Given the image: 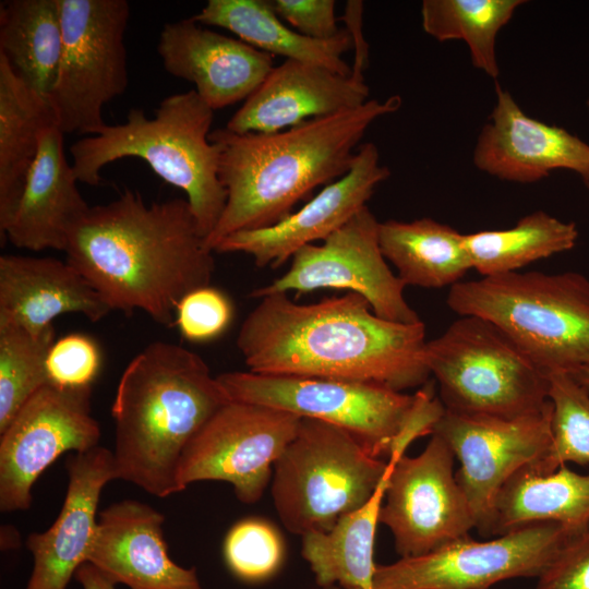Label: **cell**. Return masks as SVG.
Masks as SVG:
<instances>
[{"instance_id": "obj_1", "label": "cell", "mask_w": 589, "mask_h": 589, "mask_svg": "<svg viewBox=\"0 0 589 589\" xmlns=\"http://www.w3.org/2000/svg\"><path fill=\"white\" fill-rule=\"evenodd\" d=\"M423 322L377 316L360 294L300 304L287 293L261 298L237 337L249 371L385 385L398 392L424 385Z\"/></svg>"}, {"instance_id": "obj_2", "label": "cell", "mask_w": 589, "mask_h": 589, "mask_svg": "<svg viewBox=\"0 0 589 589\" xmlns=\"http://www.w3.org/2000/svg\"><path fill=\"white\" fill-rule=\"evenodd\" d=\"M64 252L111 311L139 310L167 327L181 299L209 286L215 271L187 199L146 203L128 188L91 206Z\"/></svg>"}, {"instance_id": "obj_3", "label": "cell", "mask_w": 589, "mask_h": 589, "mask_svg": "<svg viewBox=\"0 0 589 589\" xmlns=\"http://www.w3.org/2000/svg\"><path fill=\"white\" fill-rule=\"evenodd\" d=\"M401 103L399 95L369 99L358 108L273 133H235L226 128L211 132L209 140L219 147V179L227 202L206 247L215 252L230 235L279 223L315 188L341 178L371 124L397 111Z\"/></svg>"}, {"instance_id": "obj_4", "label": "cell", "mask_w": 589, "mask_h": 589, "mask_svg": "<svg viewBox=\"0 0 589 589\" xmlns=\"http://www.w3.org/2000/svg\"><path fill=\"white\" fill-rule=\"evenodd\" d=\"M231 401L206 362L177 344L154 341L127 365L111 405L117 479L156 497L181 492V456Z\"/></svg>"}, {"instance_id": "obj_5", "label": "cell", "mask_w": 589, "mask_h": 589, "mask_svg": "<svg viewBox=\"0 0 589 589\" xmlns=\"http://www.w3.org/2000/svg\"><path fill=\"white\" fill-rule=\"evenodd\" d=\"M214 110L194 89L164 98L148 118L132 108L124 123L104 125L70 147L79 182L98 185L101 169L118 159H143L182 190L206 239L217 225L227 191L219 179V147L209 140Z\"/></svg>"}, {"instance_id": "obj_6", "label": "cell", "mask_w": 589, "mask_h": 589, "mask_svg": "<svg viewBox=\"0 0 589 589\" xmlns=\"http://www.w3.org/2000/svg\"><path fill=\"white\" fill-rule=\"evenodd\" d=\"M446 303L501 329L546 375L589 363V279L576 272H512L453 285Z\"/></svg>"}, {"instance_id": "obj_7", "label": "cell", "mask_w": 589, "mask_h": 589, "mask_svg": "<svg viewBox=\"0 0 589 589\" xmlns=\"http://www.w3.org/2000/svg\"><path fill=\"white\" fill-rule=\"evenodd\" d=\"M387 470V460L372 456L346 430L301 418L274 466V506L294 534L328 531L372 497Z\"/></svg>"}, {"instance_id": "obj_8", "label": "cell", "mask_w": 589, "mask_h": 589, "mask_svg": "<svg viewBox=\"0 0 589 589\" xmlns=\"http://www.w3.org/2000/svg\"><path fill=\"white\" fill-rule=\"evenodd\" d=\"M423 357L446 410L515 418L550 405L549 375L481 317L459 316L426 341Z\"/></svg>"}, {"instance_id": "obj_9", "label": "cell", "mask_w": 589, "mask_h": 589, "mask_svg": "<svg viewBox=\"0 0 589 589\" xmlns=\"http://www.w3.org/2000/svg\"><path fill=\"white\" fill-rule=\"evenodd\" d=\"M217 380L232 401L321 420L354 436L374 457L394 456L416 395L382 384L329 377L226 372Z\"/></svg>"}, {"instance_id": "obj_10", "label": "cell", "mask_w": 589, "mask_h": 589, "mask_svg": "<svg viewBox=\"0 0 589 589\" xmlns=\"http://www.w3.org/2000/svg\"><path fill=\"white\" fill-rule=\"evenodd\" d=\"M62 49L48 97L57 127L65 134L95 135L106 104L129 84L124 34L127 0H60Z\"/></svg>"}, {"instance_id": "obj_11", "label": "cell", "mask_w": 589, "mask_h": 589, "mask_svg": "<svg viewBox=\"0 0 589 589\" xmlns=\"http://www.w3.org/2000/svg\"><path fill=\"white\" fill-rule=\"evenodd\" d=\"M555 522L528 525L495 539H456L429 553L377 565L372 589H491L538 577L569 536Z\"/></svg>"}, {"instance_id": "obj_12", "label": "cell", "mask_w": 589, "mask_h": 589, "mask_svg": "<svg viewBox=\"0 0 589 589\" xmlns=\"http://www.w3.org/2000/svg\"><path fill=\"white\" fill-rule=\"evenodd\" d=\"M300 421L268 406L229 401L185 447L177 476L180 491L197 481H225L242 503L257 502Z\"/></svg>"}, {"instance_id": "obj_13", "label": "cell", "mask_w": 589, "mask_h": 589, "mask_svg": "<svg viewBox=\"0 0 589 589\" xmlns=\"http://www.w3.org/2000/svg\"><path fill=\"white\" fill-rule=\"evenodd\" d=\"M378 224L368 206L321 244H309L291 257L290 267L252 298L316 289H346L362 296L380 317L397 323L421 322L404 297L405 284L395 275L378 243Z\"/></svg>"}, {"instance_id": "obj_14", "label": "cell", "mask_w": 589, "mask_h": 589, "mask_svg": "<svg viewBox=\"0 0 589 589\" xmlns=\"http://www.w3.org/2000/svg\"><path fill=\"white\" fill-rule=\"evenodd\" d=\"M92 386L67 388L48 383L0 432V509L26 510L38 477L67 452H88L101 437L92 416Z\"/></svg>"}, {"instance_id": "obj_15", "label": "cell", "mask_w": 589, "mask_h": 589, "mask_svg": "<svg viewBox=\"0 0 589 589\" xmlns=\"http://www.w3.org/2000/svg\"><path fill=\"white\" fill-rule=\"evenodd\" d=\"M454 459L446 442L432 434L418 456L387 460L392 469L378 519L390 530L400 557L429 553L476 528Z\"/></svg>"}, {"instance_id": "obj_16", "label": "cell", "mask_w": 589, "mask_h": 589, "mask_svg": "<svg viewBox=\"0 0 589 589\" xmlns=\"http://www.w3.org/2000/svg\"><path fill=\"white\" fill-rule=\"evenodd\" d=\"M551 412V401L540 412L515 418L445 409L432 434L442 437L459 461L456 480L472 512L476 529L485 522L503 484L549 450Z\"/></svg>"}, {"instance_id": "obj_17", "label": "cell", "mask_w": 589, "mask_h": 589, "mask_svg": "<svg viewBox=\"0 0 589 589\" xmlns=\"http://www.w3.org/2000/svg\"><path fill=\"white\" fill-rule=\"evenodd\" d=\"M389 176V169L380 163L375 144H361L349 171L301 208L273 226L228 236L215 252H241L251 255L259 267H278L301 248L323 242L347 224Z\"/></svg>"}, {"instance_id": "obj_18", "label": "cell", "mask_w": 589, "mask_h": 589, "mask_svg": "<svg viewBox=\"0 0 589 589\" xmlns=\"http://www.w3.org/2000/svg\"><path fill=\"white\" fill-rule=\"evenodd\" d=\"M495 95L473 149V164L480 171L504 181L531 183L566 169L589 183L588 143L528 116L500 84H495Z\"/></svg>"}, {"instance_id": "obj_19", "label": "cell", "mask_w": 589, "mask_h": 589, "mask_svg": "<svg viewBox=\"0 0 589 589\" xmlns=\"http://www.w3.org/2000/svg\"><path fill=\"white\" fill-rule=\"evenodd\" d=\"M157 51L165 70L193 83L214 111L245 100L274 68L271 55L192 17L166 23Z\"/></svg>"}, {"instance_id": "obj_20", "label": "cell", "mask_w": 589, "mask_h": 589, "mask_svg": "<svg viewBox=\"0 0 589 589\" xmlns=\"http://www.w3.org/2000/svg\"><path fill=\"white\" fill-rule=\"evenodd\" d=\"M164 522L160 512L136 500L107 506L98 515L87 562L130 589H202L195 567L171 560Z\"/></svg>"}, {"instance_id": "obj_21", "label": "cell", "mask_w": 589, "mask_h": 589, "mask_svg": "<svg viewBox=\"0 0 589 589\" xmlns=\"http://www.w3.org/2000/svg\"><path fill=\"white\" fill-rule=\"evenodd\" d=\"M62 508L44 532L28 534L34 566L25 589H67L76 569L87 562L97 529V508L104 486L117 479L113 454L97 446L70 455Z\"/></svg>"}, {"instance_id": "obj_22", "label": "cell", "mask_w": 589, "mask_h": 589, "mask_svg": "<svg viewBox=\"0 0 589 589\" xmlns=\"http://www.w3.org/2000/svg\"><path fill=\"white\" fill-rule=\"evenodd\" d=\"M364 80L338 74L324 67L285 60L229 119L235 133H273L310 119L351 110L369 100Z\"/></svg>"}, {"instance_id": "obj_23", "label": "cell", "mask_w": 589, "mask_h": 589, "mask_svg": "<svg viewBox=\"0 0 589 589\" xmlns=\"http://www.w3.org/2000/svg\"><path fill=\"white\" fill-rule=\"evenodd\" d=\"M63 135L57 125L40 134L22 197L3 233L17 248L64 252L70 235L91 208L65 158Z\"/></svg>"}, {"instance_id": "obj_24", "label": "cell", "mask_w": 589, "mask_h": 589, "mask_svg": "<svg viewBox=\"0 0 589 589\" xmlns=\"http://www.w3.org/2000/svg\"><path fill=\"white\" fill-rule=\"evenodd\" d=\"M111 309L68 261L5 254L0 256V322L38 334L65 313L92 322Z\"/></svg>"}, {"instance_id": "obj_25", "label": "cell", "mask_w": 589, "mask_h": 589, "mask_svg": "<svg viewBox=\"0 0 589 589\" xmlns=\"http://www.w3.org/2000/svg\"><path fill=\"white\" fill-rule=\"evenodd\" d=\"M542 522L558 524L569 532L589 528V473L567 465L549 473L522 467L503 484L479 532L497 537Z\"/></svg>"}, {"instance_id": "obj_26", "label": "cell", "mask_w": 589, "mask_h": 589, "mask_svg": "<svg viewBox=\"0 0 589 589\" xmlns=\"http://www.w3.org/2000/svg\"><path fill=\"white\" fill-rule=\"evenodd\" d=\"M199 24L230 31L245 44L286 60L314 63L349 76L351 68L342 56L353 47L345 28L334 38L317 40L285 25L265 0H208L193 16Z\"/></svg>"}, {"instance_id": "obj_27", "label": "cell", "mask_w": 589, "mask_h": 589, "mask_svg": "<svg viewBox=\"0 0 589 589\" xmlns=\"http://www.w3.org/2000/svg\"><path fill=\"white\" fill-rule=\"evenodd\" d=\"M57 125L47 97L12 70L0 55V232L3 236L23 194L41 132Z\"/></svg>"}, {"instance_id": "obj_28", "label": "cell", "mask_w": 589, "mask_h": 589, "mask_svg": "<svg viewBox=\"0 0 589 589\" xmlns=\"http://www.w3.org/2000/svg\"><path fill=\"white\" fill-rule=\"evenodd\" d=\"M390 469L388 461L385 478L363 506L342 516L328 531L302 536L301 554L320 587L372 589L377 566L375 532Z\"/></svg>"}, {"instance_id": "obj_29", "label": "cell", "mask_w": 589, "mask_h": 589, "mask_svg": "<svg viewBox=\"0 0 589 589\" xmlns=\"http://www.w3.org/2000/svg\"><path fill=\"white\" fill-rule=\"evenodd\" d=\"M378 243L405 286L452 287L472 269L464 233L432 218L380 223Z\"/></svg>"}, {"instance_id": "obj_30", "label": "cell", "mask_w": 589, "mask_h": 589, "mask_svg": "<svg viewBox=\"0 0 589 589\" xmlns=\"http://www.w3.org/2000/svg\"><path fill=\"white\" fill-rule=\"evenodd\" d=\"M62 49L60 0L0 4V55L29 87L49 97Z\"/></svg>"}, {"instance_id": "obj_31", "label": "cell", "mask_w": 589, "mask_h": 589, "mask_svg": "<svg viewBox=\"0 0 589 589\" xmlns=\"http://www.w3.org/2000/svg\"><path fill=\"white\" fill-rule=\"evenodd\" d=\"M578 229L543 211L530 213L509 229L464 235L471 268L481 276L519 272L536 261L573 249Z\"/></svg>"}, {"instance_id": "obj_32", "label": "cell", "mask_w": 589, "mask_h": 589, "mask_svg": "<svg viewBox=\"0 0 589 589\" xmlns=\"http://www.w3.org/2000/svg\"><path fill=\"white\" fill-rule=\"evenodd\" d=\"M524 0H424L423 31L438 41L464 40L474 68L488 76L500 74L496 37Z\"/></svg>"}, {"instance_id": "obj_33", "label": "cell", "mask_w": 589, "mask_h": 589, "mask_svg": "<svg viewBox=\"0 0 589 589\" xmlns=\"http://www.w3.org/2000/svg\"><path fill=\"white\" fill-rule=\"evenodd\" d=\"M55 341L53 325L35 334L0 322V432L49 383L46 363Z\"/></svg>"}, {"instance_id": "obj_34", "label": "cell", "mask_w": 589, "mask_h": 589, "mask_svg": "<svg viewBox=\"0 0 589 589\" xmlns=\"http://www.w3.org/2000/svg\"><path fill=\"white\" fill-rule=\"evenodd\" d=\"M551 444L539 461L530 465L541 473L567 462L589 465V393L569 373L549 375Z\"/></svg>"}, {"instance_id": "obj_35", "label": "cell", "mask_w": 589, "mask_h": 589, "mask_svg": "<svg viewBox=\"0 0 589 589\" xmlns=\"http://www.w3.org/2000/svg\"><path fill=\"white\" fill-rule=\"evenodd\" d=\"M223 554L231 574L248 584L268 580L280 569L285 544L279 531L261 518H245L227 532Z\"/></svg>"}, {"instance_id": "obj_36", "label": "cell", "mask_w": 589, "mask_h": 589, "mask_svg": "<svg viewBox=\"0 0 589 589\" xmlns=\"http://www.w3.org/2000/svg\"><path fill=\"white\" fill-rule=\"evenodd\" d=\"M46 365L50 384L67 388L88 387L99 373L101 354L93 338L70 334L53 342Z\"/></svg>"}, {"instance_id": "obj_37", "label": "cell", "mask_w": 589, "mask_h": 589, "mask_svg": "<svg viewBox=\"0 0 589 589\" xmlns=\"http://www.w3.org/2000/svg\"><path fill=\"white\" fill-rule=\"evenodd\" d=\"M233 314L229 298L211 286L185 294L176 309V324L185 339L206 341L223 334Z\"/></svg>"}, {"instance_id": "obj_38", "label": "cell", "mask_w": 589, "mask_h": 589, "mask_svg": "<svg viewBox=\"0 0 589 589\" xmlns=\"http://www.w3.org/2000/svg\"><path fill=\"white\" fill-rule=\"evenodd\" d=\"M537 578L534 589H589V528L569 533Z\"/></svg>"}, {"instance_id": "obj_39", "label": "cell", "mask_w": 589, "mask_h": 589, "mask_svg": "<svg viewBox=\"0 0 589 589\" xmlns=\"http://www.w3.org/2000/svg\"><path fill=\"white\" fill-rule=\"evenodd\" d=\"M275 13L301 35L328 40L341 29L337 27L334 0H273Z\"/></svg>"}, {"instance_id": "obj_40", "label": "cell", "mask_w": 589, "mask_h": 589, "mask_svg": "<svg viewBox=\"0 0 589 589\" xmlns=\"http://www.w3.org/2000/svg\"><path fill=\"white\" fill-rule=\"evenodd\" d=\"M362 11L363 2L357 0H350L347 2L342 19L347 25L346 29L349 32L353 48L356 51L354 62L351 68V76L360 80H364L363 72L368 65V44L363 37L362 32Z\"/></svg>"}, {"instance_id": "obj_41", "label": "cell", "mask_w": 589, "mask_h": 589, "mask_svg": "<svg viewBox=\"0 0 589 589\" xmlns=\"http://www.w3.org/2000/svg\"><path fill=\"white\" fill-rule=\"evenodd\" d=\"M74 578L82 589H116V584L88 562L76 569Z\"/></svg>"}, {"instance_id": "obj_42", "label": "cell", "mask_w": 589, "mask_h": 589, "mask_svg": "<svg viewBox=\"0 0 589 589\" xmlns=\"http://www.w3.org/2000/svg\"><path fill=\"white\" fill-rule=\"evenodd\" d=\"M572 375L589 393V363L572 373Z\"/></svg>"}, {"instance_id": "obj_43", "label": "cell", "mask_w": 589, "mask_h": 589, "mask_svg": "<svg viewBox=\"0 0 589 589\" xmlns=\"http://www.w3.org/2000/svg\"><path fill=\"white\" fill-rule=\"evenodd\" d=\"M323 589H340V587H338V586H329V587H325Z\"/></svg>"}, {"instance_id": "obj_44", "label": "cell", "mask_w": 589, "mask_h": 589, "mask_svg": "<svg viewBox=\"0 0 589 589\" xmlns=\"http://www.w3.org/2000/svg\"><path fill=\"white\" fill-rule=\"evenodd\" d=\"M586 106H587V109H588V111H589V98H588L587 101H586Z\"/></svg>"}, {"instance_id": "obj_45", "label": "cell", "mask_w": 589, "mask_h": 589, "mask_svg": "<svg viewBox=\"0 0 589 589\" xmlns=\"http://www.w3.org/2000/svg\"><path fill=\"white\" fill-rule=\"evenodd\" d=\"M586 185H587V187L589 188V183H588V184H586Z\"/></svg>"}]
</instances>
